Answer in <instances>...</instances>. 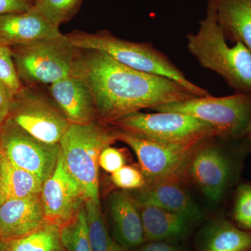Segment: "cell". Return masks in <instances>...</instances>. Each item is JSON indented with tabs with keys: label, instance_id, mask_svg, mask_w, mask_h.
Segmentation results:
<instances>
[{
	"label": "cell",
	"instance_id": "836d02e7",
	"mask_svg": "<svg viewBox=\"0 0 251 251\" xmlns=\"http://www.w3.org/2000/svg\"><path fill=\"white\" fill-rule=\"evenodd\" d=\"M239 1H242V2L244 3V4L251 8V0H239Z\"/></svg>",
	"mask_w": 251,
	"mask_h": 251
},
{
	"label": "cell",
	"instance_id": "f546056e",
	"mask_svg": "<svg viewBox=\"0 0 251 251\" xmlns=\"http://www.w3.org/2000/svg\"><path fill=\"white\" fill-rule=\"evenodd\" d=\"M36 0H0V16L20 14L30 9Z\"/></svg>",
	"mask_w": 251,
	"mask_h": 251
},
{
	"label": "cell",
	"instance_id": "d6986e66",
	"mask_svg": "<svg viewBox=\"0 0 251 251\" xmlns=\"http://www.w3.org/2000/svg\"><path fill=\"white\" fill-rule=\"evenodd\" d=\"M199 251H251V232L224 219L217 220L203 229Z\"/></svg>",
	"mask_w": 251,
	"mask_h": 251
},
{
	"label": "cell",
	"instance_id": "277c9868",
	"mask_svg": "<svg viewBox=\"0 0 251 251\" xmlns=\"http://www.w3.org/2000/svg\"><path fill=\"white\" fill-rule=\"evenodd\" d=\"M118 138V131L94 122L72 124L59 141L61 154L68 171L80 185L86 200L100 204L99 158L104 148Z\"/></svg>",
	"mask_w": 251,
	"mask_h": 251
},
{
	"label": "cell",
	"instance_id": "8fae6325",
	"mask_svg": "<svg viewBox=\"0 0 251 251\" xmlns=\"http://www.w3.org/2000/svg\"><path fill=\"white\" fill-rule=\"evenodd\" d=\"M41 196L46 223L59 227L74 219L85 204L83 190L68 171L61 152L53 173L43 184Z\"/></svg>",
	"mask_w": 251,
	"mask_h": 251
},
{
	"label": "cell",
	"instance_id": "52a82bcc",
	"mask_svg": "<svg viewBox=\"0 0 251 251\" xmlns=\"http://www.w3.org/2000/svg\"><path fill=\"white\" fill-rule=\"evenodd\" d=\"M207 139L196 138L177 143H161L141 139L120 130L117 138L135 153L146 185L181 179L193 153Z\"/></svg>",
	"mask_w": 251,
	"mask_h": 251
},
{
	"label": "cell",
	"instance_id": "5b68a950",
	"mask_svg": "<svg viewBox=\"0 0 251 251\" xmlns=\"http://www.w3.org/2000/svg\"><path fill=\"white\" fill-rule=\"evenodd\" d=\"M10 49L18 77L28 87L50 85L69 76L81 54L65 34Z\"/></svg>",
	"mask_w": 251,
	"mask_h": 251
},
{
	"label": "cell",
	"instance_id": "ba28073f",
	"mask_svg": "<svg viewBox=\"0 0 251 251\" xmlns=\"http://www.w3.org/2000/svg\"><path fill=\"white\" fill-rule=\"evenodd\" d=\"M112 125L120 132L141 139L177 143L196 138L219 136L212 126L195 117L176 112H133Z\"/></svg>",
	"mask_w": 251,
	"mask_h": 251
},
{
	"label": "cell",
	"instance_id": "cb8c5ba5",
	"mask_svg": "<svg viewBox=\"0 0 251 251\" xmlns=\"http://www.w3.org/2000/svg\"><path fill=\"white\" fill-rule=\"evenodd\" d=\"M61 245L67 251H92L85 204L77 215L59 227Z\"/></svg>",
	"mask_w": 251,
	"mask_h": 251
},
{
	"label": "cell",
	"instance_id": "83f0119b",
	"mask_svg": "<svg viewBox=\"0 0 251 251\" xmlns=\"http://www.w3.org/2000/svg\"><path fill=\"white\" fill-rule=\"evenodd\" d=\"M111 179L117 188L123 190L140 189L146 185L140 169L126 165L112 174Z\"/></svg>",
	"mask_w": 251,
	"mask_h": 251
},
{
	"label": "cell",
	"instance_id": "9c48e42d",
	"mask_svg": "<svg viewBox=\"0 0 251 251\" xmlns=\"http://www.w3.org/2000/svg\"><path fill=\"white\" fill-rule=\"evenodd\" d=\"M9 118L31 136L52 145L59 143L72 125L53 100L24 85L13 97Z\"/></svg>",
	"mask_w": 251,
	"mask_h": 251
},
{
	"label": "cell",
	"instance_id": "ffe728a7",
	"mask_svg": "<svg viewBox=\"0 0 251 251\" xmlns=\"http://www.w3.org/2000/svg\"><path fill=\"white\" fill-rule=\"evenodd\" d=\"M226 37L240 41L251 53V8L239 0H212Z\"/></svg>",
	"mask_w": 251,
	"mask_h": 251
},
{
	"label": "cell",
	"instance_id": "e0dca14e",
	"mask_svg": "<svg viewBox=\"0 0 251 251\" xmlns=\"http://www.w3.org/2000/svg\"><path fill=\"white\" fill-rule=\"evenodd\" d=\"M131 196L138 204L157 206L187 216L194 221L202 218V212L181 184V179L145 185Z\"/></svg>",
	"mask_w": 251,
	"mask_h": 251
},
{
	"label": "cell",
	"instance_id": "5bb4252c",
	"mask_svg": "<svg viewBox=\"0 0 251 251\" xmlns=\"http://www.w3.org/2000/svg\"><path fill=\"white\" fill-rule=\"evenodd\" d=\"M46 224L41 194L0 204V239L3 243L25 237Z\"/></svg>",
	"mask_w": 251,
	"mask_h": 251
},
{
	"label": "cell",
	"instance_id": "44dd1931",
	"mask_svg": "<svg viewBox=\"0 0 251 251\" xmlns=\"http://www.w3.org/2000/svg\"><path fill=\"white\" fill-rule=\"evenodd\" d=\"M43 182L36 175L14 166L1 151L0 204L41 194Z\"/></svg>",
	"mask_w": 251,
	"mask_h": 251
},
{
	"label": "cell",
	"instance_id": "3957f363",
	"mask_svg": "<svg viewBox=\"0 0 251 251\" xmlns=\"http://www.w3.org/2000/svg\"><path fill=\"white\" fill-rule=\"evenodd\" d=\"M67 36L79 49L100 51L131 69L171 78L198 97L210 95L205 89L188 80L166 54L154 49L151 44L124 40L106 31L94 34L75 31Z\"/></svg>",
	"mask_w": 251,
	"mask_h": 251
},
{
	"label": "cell",
	"instance_id": "484cf974",
	"mask_svg": "<svg viewBox=\"0 0 251 251\" xmlns=\"http://www.w3.org/2000/svg\"><path fill=\"white\" fill-rule=\"evenodd\" d=\"M233 216L240 228L251 232V184H242L238 188Z\"/></svg>",
	"mask_w": 251,
	"mask_h": 251
},
{
	"label": "cell",
	"instance_id": "1f68e13d",
	"mask_svg": "<svg viewBox=\"0 0 251 251\" xmlns=\"http://www.w3.org/2000/svg\"><path fill=\"white\" fill-rule=\"evenodd\" d=\"M135 251H183L179 247L173 245L171 243L154 241L137 249Z\"/></svg>",
	"mask_w": 251,
	"mask_h": 251
},
{
	"label": "cell",
	"instance_id": "ac0fdd59",
	"mask_svg": "<svg viewBox=\"0 0 251 251\" xmlns=\"http://www.w3.org/2000/svg\"><path fill=\"white\" fill-rule=\"evenodd\" d=\"M137 204L141 214L145 240L149 242H169L184 237L194 221L187 216L157 206Z\"/></svg>",
	"mask_w": 251,
	"mask_h": 251
},
{
	"label": "cell",
	"instance_id": "4dcf8cb0",
	"mask_svg": "<svg viewBox=\"0 0 251 251\" xmlns=\"http://www.w3.org/2000/svg\"><path fill=\"white\" fill-rule=\"evenodd\" d=\"M14 94L8 86L0 80V127L9 117Z\"/></svg>",
	"mask_w": 251,
	"mask_h": 251
},
{
	"label": "cell",
	"instance_id": "4316f807",
	"mask_svg": "<svg viewBox=\"0 0 251 251\" xmlns=\"http://www.w3.org/2000/svg\"><path fill=\"white\" fill-rule=\"evenodd\" d=\"M0 80L8 86L14 95L17 93L23 86L18 77L11 49L8 46L1 44H0Z\"/></svg>",
	"mask_w": 251,
	"mask_h": 251
},
{
	"label": "cell",
	"instance_id": "8992f818",
	"mask_svg": "<svg viewBox=\"0 0 251 251\" xmlns=\"http://www.w3.org/2000/svg\"><path fill=\"white\" fill-rule=\"evenodd\" d=\"M153 110L189 115L212 126L219 136L237 137L243 135L251 120V94L236 93L225 97H198L164 104Z\"/></svg>",
	"mask_w": 251,
	"mask_h": 251
},
{
	"label": "cell",
	"instance_id": "f35d334b",
	"mask_svg": "<svg viewBox=\"0 0 251 251\" xmlns=\"http://www.w3.org/2000/svg\"></svg>",
	"mask_w": 251,
	"mask_h": 251
},
{
	"label": "cell",
	"instance_id": "7402d4cb",
	"mask_svg": "<svg viewBox=\"0 0 251 251\" xmlns=\"http://www.w3.org/2000/svg\"><path fill=\"white\" fill-rule=\"evenodd\" d=\"M62 248L59 227L46 223L25 237L3 243L1 251H58Z\"/></svg>",
	"mask_w": 251,
	"mask_h": 251
},
{
	"label": "cell",
	"instance_id": "603a6c76",
	"mask_svg": "<svg viewBox=\"0 0 251 251\" xmlns=\"http://www.w3.org/2000/svg\"><path fill=\"white\" fill-rule=\"evenodd\" d=\"M85 209L91 250L123 251V248L109 234L100 210V204L92 200H86Z\"/></svg>",
	"mask_w": 251,
	"mask_h": 251
},
{
	"label": "cell",
	"instance_id": "d6a6232c",
	"mask_svg": "<svg viewBox=\"0 0 251 251\" xmlns=\"http://www.w3.org/2000/svg\"><path fill=\"white\" fill-rule=\"evenodd\" d=\"M243 135L247 138L248 142L251 145V120L248 124L247 128L244 130Z\"/></svg>",
	"mask_w": 251,
	"mask_h": 251
},
{
	"label": "cell",
	"instance_id": "4fadbf2b",
	"mask_svg": "<svg viewBox=\"0 0 251 251\" xmlns=\"http://www.w3.org/2000/svg\"><path fill=\"white\" fill-rule=\"evenodd\" d=\"M49 92L54 103L71 123L87 125L98 118L92 91L76 73L50 85Z\"/></svg>",
	"mask_w": 251,
	"mask_h": 251
},
{
	"label": "cell",
	"instance_id": "74e56055",
	"mask_svg": "<svg viewBox=\"0 0 251 251\" xmlns=\"http://www.w3.org/2000/svg\"><path fill=\"white\" fill-rule=\"evenodd\" d=\"M0 242H1V239H0ZM2 243H3V242H2Z\"/></svg>",
	"mask_w": 251,
	"mask_h": 251
},
{
	"label": "cell",
	"instance_id": "9a60e30c",
	"mask_svg": "<svg viewBox=\"0 0 251 251\" xmlns=\"http://www.w3.org/2000/svg\"><path fill=\"white\" fill-rule=\"evenodd\" d=\"M63 35L34 5L23 13L0 16V44L9 48Z\"/></svg>",
	"mask_w": 251,
	"mask_h": 251
},
{
	"label": "cell",
	"instance_id": "2e32d148",
	"mask_svg": "<svg viewBox=\"0 0 251 251\" xmlns=\"http://www.w3.org/2000/svg\"><path fill=\"white\" fill-rule=\"evenodd\" d=\"M109 213L114 239L124 250L143 245L145 240L139 208L131 194L116 191L109 196Z\"/></svg>",
	"mask_w": 251,
	"mask_h": 251
},
{
	"label": "cell",
	"instance_id": "f1b7e54d",
	"mask_svg": "<svg viewBox=\"0 0 251 251\" xmlns=\"http://www.w3.org/2000/svg\"><path fill=\"white\" fill-rule=\"evenodd\" d=\"M126 165L125 155L119 149L108 146L104 148L99 158V166L108 173L113 174Z\"/></svg>",
	"mask_w": 251,
	"mask_h": 251
},
{
	"label": "cell",
	"instance_id": "d4e9b609",
	"mask_svg": "<svg viewBox=\"0 0 251 251\" xmlns=\"http://www.w3.org/2000/svg\"><path fill=\"white\" fill-rule=\"evenodd\" d=\"M82 0H36L34 6L48 20L59 27L76 14Z\"/></svg>",
	"mask_w": 251,
	"mask_h": 251
},
{
	"label": "cell",
	"instance_id": "8d00e7d4",
	"mask_svg": "<svg viewBox=\"0 0 251 251\" xmlns=\"http://www.w3.org/2000/svg\"><path fill=\"white\" fill-rule=\"evenodd\" d=\"M0 161H1V149H0Z\"/></svg>",
	"mask_w": 251,
	"mask_h": 251
},
{
	"label": "cell",
	"instance_id": "30bf717a",
	"mask_svg": "<svg viewBox=\"0 0 251 251\" xmlns=\"http://www.w3.org/2000/svg\"><path fill=\"white\" fill-rule=\"evenodd\" d=\"M0 149L12 164L36 175L44 183L55 169L60 153L59 144L36 139L10 118L0 127Z\"/></svg>",
	"mask_w": 251,
	"mask_h": 251
},
{
	"label": "cell",
	"instance_id": "d590c367",
	"mask_svg": "<svg viewBox=\"0 0 251 251\" xmlns=\"http://www.w3.org/2000/svg\"><path fill=\"white\" fill-rule=\"evenodd\" d=\"M59 251H67L64 250V249H63V248H62V249H61L60 250H59Z\"/></svg>",
	"mask_w": 251,
	"mask_h": 251
},
{
	"label": "cell",
	"instance_id": "e575fe53",
	"mask_svg": "<svg viewBox=\"0 0 251 251\" xmlns=\"http://www.w3.org/2000/svg\"><path fill=\"white\" fill-rule=\"evenodd\" d=\"M3 243L0 242V251H2Z\"/></svg>",
	"mask_w": 251,
	"mask_h": 251
},
{
	"label": "cell",
	"instance_id": "7a4b0ae2",
	"mask_svg": "<svg viewBox=\"0 0 251 251\" xmlns=\"http://www.w3.org/2000/svg\"><path fill=\"white\" fill-rule=\"evenodd\" d=\"M188 51L201 65L221 75L236 93L251 94V53L242 43L229 47L217 19L216 6L208 1L206 17L197 34L187 36Z\"/></svg>",
	"mask_w": 251,
	"mask_h": 251
},
{
	"label": "cell",
	"instance_id": "7c38bea8",
	"mask_svg": "<svg viewBox=\"0 0 251 251\" xmlns=\"http://www.w3.org/2000/svg\"><path fill=\"white\" fill-rule=\"evenodd\" d=\"M203 144L193 153L187 170L206 198L218 202L228 184L230 166L227 157L217 147Z\"/></svg>",
	"mask_w": 251,
	"mask_h": 251
},
{
	"label": "cell",
	"instance_id": "6da1fadb",
	"mask_svg": "<svg viewBox=\"0 0 251 251\" xmlns=\"http://www.w3.org/2000/svg\"><path fill=\"white\" fill-rule=\"evenodd\" d=\"M74 72L92 91L103 125L143 109L198 97L175 80L131 69L100 51L81 50Z\"/></svg>",
	"mask_w": 251,
	"mask_h": 251
}]
</instances>
